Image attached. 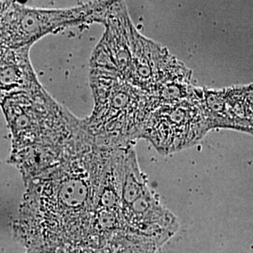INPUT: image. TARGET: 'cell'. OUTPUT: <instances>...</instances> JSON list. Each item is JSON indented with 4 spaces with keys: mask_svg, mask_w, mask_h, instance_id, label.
I'll return each instance as SVG.
<instances>
[{
    "mask_svg": "<svg viewBox=\"0 0 253 253\" xmlns=\"http://www.w3.org/2000/svg\"><path fill=\"white\" fill-rule=\"evenodd\" d=\"M113 149L93 141L25 184L14 224L16 239L42 253L94 249L95 210Z\"/></svg>",
    "mask_w": 253,
    "mask_h": 253,
    "instance_id": "cell-1",
    "label": "cell"
},
{
    "mask_svg": "<svg viewBox=\"0 0 253 253\" xmlns=\"http://www.w3.org/2000/svg\"><path fill=\"white\" fill-rule=\"evenodd\" d=\"M90 68L103 70L156 98L173 83L192 79L191 70L167 48L141 35L123 1H112Z\"/></svg>",
    "mask_w": 253,
    "mask_h": 253,
    "instance_id": "cell-2",
    "label": "cell"
},
{
    "mask_svg": "<svg viewBox=\"0 0 253 253\" xmlns=\"http://www.w3.org/2000/svg\"><path fill=\"white\" fill-rule=\"evenodd\" d=\"M89 85L94 107L84 121L96 142L116 149L143 139L149 118L159 106L158 100L98 68H90Z\"/></svg>",
    "mask_w": 253,
    "mask_h": 253,
    "instance_id": "cell-3",
    "label": "cell"
},
{
    "mask_svg": "<svg viewBox=\"0 0 253 253\" xmlns=\"http://www.w3.org/2000/svg\"><path fill=\"white\" fill-rule=\"evenodd\" d=\"M12 137V151L38 146L71 151L87 132L80 119L41 85L6 95L0 102Z\"/></svg>",
    "mask_w": 253,
    "mask_h": 253,
    "instance_id": "cell-4",
    "label": "cell"
},
{
    "mask_svg": "<svg viewBox=\"0 0 253 253\" xmlns=\"http://www.w3.org/2000/svg\"><path fill=\"white\" fill-rule=\"evenodd\" d=\"M111 1H87L67 9H40L7 1L0 16V48L33 46L46 36L65 28L103 24Z\"/></svg>",
    "mask_w": 253,
    "mask_h": 253,
    "instance_id": "cell-5",
    "label": "cell"
},
{
    "mask_svg": "<svg viewBox=\"0 0 253 253\" xmlns=\"http://www.w3.org/2000/svg\"><path fill=\"white\" fill-rule=\"evenodd\" d=\"M122 212L127 230L163 245L179 229L175 216L161 204L148 185L133 146L127 147L125 157Z\"/></svg>",
    "mask_w": 253,
    "mask_h": 253,
    "instance_id": "cell-6",
    "label": "cell"
},
{
    "mask_svg": "<svg viewBox=\"0 0 253 253\" xmlns=\"http://www.w3.org/2000/svg\"><path fill=\"white\" fill-rule=\"evenodd\" d=\"M211 129L196 91L191 99L160 105L149 118L143 139L161 154H172L196 144Z\"/></svg>",
    "mask_w": 253,
    "mask_h": 253,
    "instance_id": "cell-7",
    "label": "cell"
},
{
    "mask_svg": "<svg viewBox=\"0 0 253 253\" xmlns=\"http://www.w3.org/2000/svg\"><path fill=\"white\" fill-rule=\"evenodd\" d=\"M127 147L113 149L106 166L93 221V239L98 244H104L116 231L127 230L122 212L123 174Z\"/></svg>",
    "mask_w": 253,
    "mask_h": 253,
    "instance_id": "cell-8",
    "label": "cell"
},
{
    "mask_svg": "<svg viewBox=\"0 0 253 253\" xmlns=\"http://www.w3.org/2000/svg\"><path fill=\"white\" fill-rule=\"evenodd\" d=\"M31 46L0 48V102L10 93L42 85L30 58Z\"/></svg>",
    "mask_w": 253,
    "mask_h": 253,
    "instance_id": "cell-9",
    "label": "cell"
},
{
    "mask_svg": "<svg viewBox=\"0 0 253 253\" xmlns=\"http://www.w3.org/2000/svg\"><path fill=\"white\" fill-rule=\"evenodd\" d=\"M27 253H42L39 251H33V250H28Z\"/></svg>",
    "mask_w": 253,
    "mask_h": 253,
    "instance_id": "cell-10",
    "label": "cell"
}]
</instances>
